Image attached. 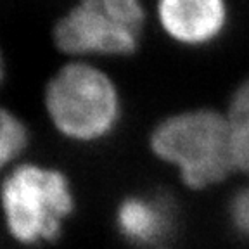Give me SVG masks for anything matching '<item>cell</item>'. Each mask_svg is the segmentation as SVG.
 <instances>
[{"instance_id": "1", "label": "cell", "mask_w": 249, "mask_h": 249, "mask_svg": "<svg viewBox=\"0 0 249 249\" xmlns=\"http://www.w3.org/2000/svg\"><path fill=\"white\" fill-rule=\"evenodd\" d=\"M43 109L61 137L93 144L118 128L123 97L113 74L99 62L68 59L43 87Z\"/></svg>"}, {"instance_id": "2", "label": "cell", "mask_w": 249, "mask_h": 249, "mask_svg": "<svg viewBox=\"0 0 249 249\" xmlns=\"http://www.w3.org/2000/svg\"><path fill=\"white\" fill-rule=\"evenodd\" d=\"M149 144L192 189L214 185L233 170L225 111L194 107L170 114L152 128Z\"/></svg>"}, {"instance_id": "3", "label": "cell", "mask_w": 249, "mask_h": 249, "mask_svg": "<svg viewBox=\"0 0 249 249\" xmlns=\"http://www.w3.org/2000/svg\"><path fill=\"white\" fill-rule=\"evenodd\" d=\"M74 208L64 173L38 163H18L0 182V211L7 233L23 246L54 242Z\"/></svg>"}, {"instance_id": "4", "label": "cell", "mask_w": 249, "mask_h": 249, "mask_svg": "<svg viewBox=\"0 0 249 249\" xmlns=\"http://www.w3.org/2000/svg\"><path fill=\"white\" fill-rule=\"evenodd\" d=\"M55 49L68 59H123L139 51L142 33L126 26L93 0H76L52 28Z\"/></svg>"}, {"instance_id": "5", "label": "cell", "mask_w": 249, "mask_h": 249, "mask_svg": "<svg viewBox=\"0 0 249 249\" xmlns=\"http://www.w3.org/2000/svg\"><path fill=\"white\" fill-rule=\"evenodd\" d=\"M160 31L182 49H206L225 35L230 24L229 0H154Z\"/></svg>"}, {"instance_id": "6", "label": "cell", "mask_w": 249, "mask_h": 249, "mask_svg": "<svg viewBox=\"0 0 249 249\" xmlns=\"http://www.w3.org/2000/svg\"><path fill=\"white\" fill-rule=\"evenodd\" d=\"M173 202L164 194H139L126 197L116 211V225L126 241L151 246L163 241L175 227Z\"/></svg>"}, {"instance_id": "7", "label": "cell", "mask_w": 249, "mask_h": 249, "mask_svg": "<svg viewBox=\"0 0 249 249\" xmlns=\"http://www.w3.org/2000/svg\"><path fill=\"white\" fill-rule=\"evenodd\" d=\"M225 116L230 132L233 170H241L249 175V76L233 89Z\"/></svg>"}, {"instance_id": "8", "label": "cell", "mask_w": 249, "mask_h": 249, "mask_svg": "<svg viewBox=\"0 0 249 249\" xmlns=\"http://www.w3.org/2000/svg\"><path fill=\"white\" fill-rule=\"evenodd\" d=\"M30 145V130L24 120L0 106V177L19 163L21 156Z\"/></svg>"}, {"instance_id": "9", "label": "cell", "mask_w": 249, "mask_h": 249, "mask_svg": "<svg viewBox=\"0 0 249 249\" xmlns=\"http://www.w3.org/2000/svg\"><path fill=\"white\" fill-rule=\"evenodd\" d=\"M104 11L113 14L126 26L144 33L147 23V5L145 0H93Z\"/></svg>"}, {"instance_id": "10", "label": "cell", "mask_w": 249, "mask_h": 249, "mask_svg": "<svg viewBox=\"0 0 249 249\" xmlns=\"http://www.w3.org/2000/svg\"><path fill=\"white\" fill-rule=\"evenodd\" d=\"M229 216L235 232L249 239V185L235 192V196L230 201Z\"/></svg>"}, {"instance_id": "11", "label": "cell", "mask_w": 249, "mask_h": 249, "mask_svg": "<svg viewBox=\"0 0 249 249\" xmlns=\"http://www.w3.org/2000/svg\"><path fill=\"white\" fill-rule=\"evenodd\" d=\"M5 80V61H4V54L0 51V87L4 85Z\"/></svg>"}]
</instances>
